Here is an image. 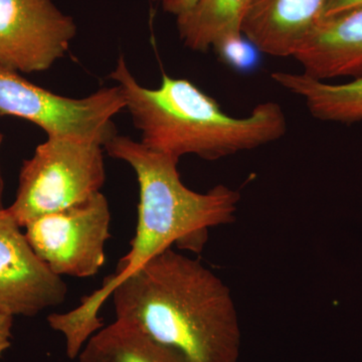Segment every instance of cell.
<instances>
[{
    "mask_svg": "<svg viewBox=\"0 0 362 362\" xmlns=\"http://www.w3.org/2000/svg\"><path fill=\"white\" fill-rule=\"evenodd\" d=\"M117 319L188 362H238L242 332L230 288L199 259L156 255L116 286Z\"/></svg>",
    "mask_w": 362,
    "mask_h": 362,
    "instance_id": "6da1fadb",
    "label": "cell"
},
{
    "mask_svg": "<svg viewBox=\"0 0 362 362\" xmlns=\"http://www.w3.org/2000/svg\"><path fill=\"white\" fill-rule=\"evenodd\" d=\"M104 148L134 170L139 204L130 251L119 261L115 273L83 300L92 312H100L116 286L156 255L173 246L202 254L211 228L235 223L240 202V192L223 185L206 192L189 189L181 181L180 159L147 148L128 136H114Z\"/></svg>",
    "mask_w": 362,
    "mask_h": 362,
    "instance_id": "7a4b0ae2",
    "label": "cell"
},
{
    "mask_svg": "<svg viewBox=\"0 0 362 362\" xmlns=\"http://www.w3.org/2000/svg\"><path fill=\"white\" fill-rule=\"evenodd\" d=\"M110 77L141 133L140 142L177 159L190 154L220 160L278 141L287 132V118L276 102L258 104L247 116H230L187 78L164 74L156 89L140 85L123 56Z\"/></svg>",
    "mask_w": 362,
    "mask_h": 362,
    "instance_id": "3957f363",
    "label": "cell"
},
{
    "mask_svg": "<svg viewBox=\"0 0 362 362\" xmlns=\"http://www.w3.org/2000/svg\"><path fill=\"white\" fill-rule=\"evenodd\" d=\"M104 145L70 135L47 136L23 161L16 199L7 209L21 228L101 192L106 181Z\"/></svg>",
    "mask_w": 362,
    "mask_h": 362,
    "instance_id": "277c9868",
    "label": "cell"
},
{
    "mask_svg": "<svg viewBox=\"0 0 362 362\" xmlns=\"http://www.w3.org/2000/svg\"><path fill=\"white\" fill-rule=\"evenodd\" d=\"M125 110L119 87L101 88L74 99L28 82L0 66V116H14L39 126L47 136L70 135L107 144L117 135L114 117Z\"/></svg>",
    "mask_w": 362,
    "mask_h": 362,
    "instance_id": "5b68a950",
    "label": "cell"
},
{
    "mask_svg": "<svg viewBox=\"0 0 362 362\" xmlns=\"http://www.w3.org/2000/svg\"><path fill=\"white\" fill-rule=\"evenodd\" d=\"M110 223L108 201L98 192L87 201L30 221L25 235L52 273L59 277L89 278L106 263Z\"/></svg>",
    "mask_w": 362,
    "mask_h": 362,
    "instance_id": "8992f818",
    "label": "cell"
},
{
    "mask_svg": "<svg viewBox=\"0 0 362 362\" xmlns=\"http://www.w3.org/2000/svg\"><path fill=\"white\" fill-rule=\"evenodd\" d=\"M77 35L52 0H0V66L18 73L49 70Z\"/></svg>",
    "mask_w": 362,
    "mask_h": 362,
    "instance_id": "52a82bcc",
    "label": "cell"
},
{
    "mask_svg": "<svg viewBox=\"0 0 362 362\" xmlns=\"http://www.w3.org/2000/svg\"><path fill=\"white\" fill-rule=\"evenodd\" d=\"M7 209H0V309L33 317L65 302L68 286L35 255Z\"/></svg>",
    "mask_w": 362,
    "mask_h": 362,
    "instance_id": "ba28073f",
    "label": "cell"
},
{
    "mask_svg": "<svg viewBox=\"0 0 362 362\" xmlns=\"http://www.w3.org/2000/svg\"><path fill=\"white\" fill-rule=\"evenodd\" d=\"M293 58L317 80L362 78V7L320 18Z\"/></svg>",
    "mask_w": 362,
    "mask_h": 362,
    "instance_id": "9c48e42d",
    "label": "cell"
},
{
    "mask_svg": "<svg viewBox=\"0 0 362 362\" xmlns=\"http://www.w3.org/2000/svg\"><path fill=\"white\" fill-rule=\"evenodd\" d=\"M324 0H251L243 35L259 52L294 57L322 16Z\"/></svg>",
    "mask_w": 362,
    "mask_h": 362,
    "instance_id": "30bf717a",
    "label": "cell"
},
{
    "mask_svg": "<svg viewBox=\"0 0 362 362\" xmlns=\"http://www.w3.org/2000/svg\"><path fill=\"white\" fill-rule=\"evenodd\" d=\"M272 80L299 96L313 118L323 122H362V78L341 84L317 80L304 73L274 71Z\"/></svg>",
    "mask_w": 362,
    "mask_h": 362,
    "instance_id": "8fae6325",
    "label": "cell"
},
{
    "mask_svg": "<svg viewBox=\"0 0 362 362\" xmlns=\"http://www.w3.org/2000/svg\"><path fill=\"white\" fill-rule=\"evenodd\" d=\"M251 0H199L185 16L176 18L183 45L194 52L214 51L242 39L243 21Z\"/></svg>",
    "mask_w": 362,
    "mask_h": 362,
    "instance_id": "7c38bea8",
    "label": "cell"
},
{
    "mask_svg": "<svg viewBox=\"0 0 362 362\" xmlns=\"http://www.w3.org/2000/svg\"><path fill=\"white\" fill-rule=\"evenodd\" d=\"M78 357V362H188L175 350L121 319L95 333Z\"/></svg>",
    "mask_w": 362,
    "mask_h": 362,
    "instance_id": "4fadbf2b",
    "label": "cell"
},
{
    "mask_svg": "<svg viewBox=\"0 0 362 362\" xmlns=\"http://www.w3.org/2000/svg\"><path fill=\"white\" fill-rule=\"evenodd\" d=\"M214 52L226 64L240 70H246L256 65L259 52L258 49L245 37L228 42Z\"/></svg>",
    "mask_w": 362,
    "mask_h": 362,
    "instance_id": "5bb4252c",
    "label": "cell"
},
{
    "mask_svg": "<svg viewBox=\"0 0 362 362\" xmlns=\"http://www.w3.org/2000/svg\"><path fill=\"white\" fill-rule=\"evenodd\" d=\"M361 7L362 0H324L321 18H332Z\"/></svg>",
    "mask_w": 362,
    "mask_h": 362,
    "instance_id": "9a60e30c",
    "label": "cell"
},
{
    "mask_svg": "<svg viewBox=\"0 0 362 362\" xmlns=\"http://www.w3.org/2000/svg\"><path fill=\"white\" fill-rule=\"evenodd\" d=\"M160 4L165 13L173 14L176 18L189 13L199 0H152Z\"/></svg>",
    "mask_w": 362,
    "mask_h": 362,
    "instance_id": "2e32d148",
    "label": "cell"
},
{
    "mask_svg": "<svg viewBox=\"0 0 362 362\" xmlns=\"http://www.w3.org/2000/svg\"><path fill=\"white\" fill-rule=\"evenodd\" d=\"M13 316L0 309V357L11 346Z\"/></svg>",
    "mask_w": 362,
    "mask_h": 362,
    "instance_id": "e0dca14e",
    "label": "cell"
},
{
    "mask_svg": "<svg viewBox=\"0 0 362 362\" xmlns=\"http://www.w3.org/2000/svg\"><path fill=\"white\" fill-rule=\"evenodd\" d=\"M4 135L0 132V149H1L2 142H4ZM4 181L2 177L1 166H0V209H4Z\"/></svg>",
    "mask_w": 362,
    "mask_h": 362,
    "instance_id": "ac0fdd59",
    "label": "cell"
}]
</instances>
